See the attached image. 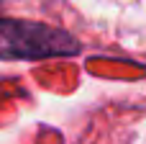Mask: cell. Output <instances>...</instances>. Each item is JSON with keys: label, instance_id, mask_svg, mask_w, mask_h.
Instances as JSON below:
<instances>
[{"label": "cell", "instance_id": "cell-1", "mask_svg": "<svg viewBox=\"0 0 146 144\" xmlns=\"http://www.w3.org/2000/svg\"><path fill=\"white\" fill-rule=\"evenodd\" d=\"M80 54V41L46 23L0 18V59H51Z\"/></svg>", "mask_w": 146, "mask_h": 144}]
</instances>
